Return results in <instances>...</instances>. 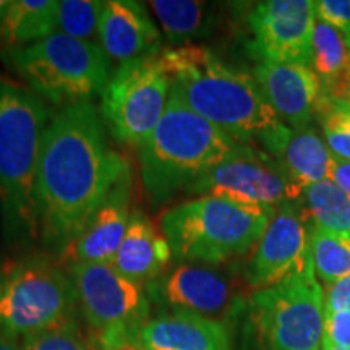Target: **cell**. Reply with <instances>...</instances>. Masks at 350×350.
I'll list each match as a JSON object with an SVG mask.
<instances>
[{"label":"cell","instance_id":"1","mask_svg":"<svg viewBox=\"0 0 350 350\" xmlns=\"http://www.w3.org/2000/svg\"><path fill=\"white\" fill-rule=\"evenodd\" d=\"M130 163L109 144L91 100L59 109L42 135L36 172L39 242L65 258Z\"/></svg>","mask_w":350,"mask_h":350},{"label":"cell","instance_id":"2","mask_svg":"<svg viewBox=\"0 0 350 350\" xmlns=\"http://www.w3.org/2000/svg\"><path fill=\"white\" fill-rule=\"evenodd\" d=\"M51 109L21 83L0 77V234L13 253L39 242L36 172Z\"/></svg>","mask_w":350,"mask_h":350},{"label":"cell","instance_id":"3","mask_svg":"<svg viewBox=\"0 0 350 350\" xmlns=\"http://www.w3.org/2000/svg\"><path fill=\"white\" fill-rule=\"evenodd\" d=\"M159 59L183 103L237 142L258 138L281 122L253 75L222 62L206 47H170Z\"/></svg>","mask_w":350,"mask_h":350},{"label":"cell","instance_id":"4","mask_svg":"<svg viewBox=\"0 0 350 350\" xmlns=\"http://www.w3.org/2000/svg\"><path fill=\"white\" fill-rule=\"evenodd\" d=\"M242 144L191 111L172 88L163 119L138 150L139 180L148 203L163 206Z\"/></svg>","mask_w":350,"mask_h":350},{"label":"cell","instance_id":"5","mask_svg":"<svg viewBox=\"0 0 350 350\" xmlns=\"http://www.w3.org/2000/svg\"><path fill=\"white\" fill-rule=\"evenodd\" d=\"M274 211L217 196H196L165 209L159 227L177 261L221 265L250 252Z\"/></svg>","mask_w":350,"mask_h":350},{"label":"cell","instance_id":"6","mask_svg":"<svg viewBox=\"0 0 350 350\" xmlns=\"http://www.w3.org/2000/svg\"><path fill=\"white\" fill-rule=\"evenodd\" d=\"M0 60L29 91L60 109L103 94L112 75L111 59L99 42L60 31L29 46L3 49Z\"/></svg>","mask_w":350,"mask_h":350},{"label":"cell","instance_id":"7","mask_svg":"<svg viewBox=\"0 0 350 350\" xmlns=\"http://www.w3.org/2000/svg\"><path fill=\"white\" fill-rule=\"evenodd\" d=\"M78 312V297L60 258L46 252L0 256V332L16 340Z\"/></svg>","mask_w":350,"mask_h":350},{"label":"cell","instance_id":"8","mask_svg":"<svg viewBox=\"0 0 350 350\" xmlns=\"http://www.w3.org/2000/svg\"><path fill=\"white\" fill-rule=\"evenodd\" d=\"M172 78L159 55L117 67L100 94V116L109 135L122 146L139 150L163 119Z\"/></svg>","mask_w":350,"mask_h":350},{"label":"cell","instance_id":"9","mask_svg":"<svg viewBox=\"0 0 350 350\" xmlns=\"http://www.w3.org/2000/svg\"><path fill=\"white\" fill-rule=\"evenodd\" d=\"M252 310L268 350H321L325 292L313 265L274 286L255 291Z\"/></svg>","mask_w":350,"mask_h":350},{"label":"cell","instance_id":"10","mask_svg":"<svg viewBox=\"0 0 350 350\" xmlns=\"http://www.w3.org/2000/svg\"><path fill=\"white\" fill-rule=\"evenodd\" d=\"M67 269L83 319L96 342L139 340V331L151 312L146 288L126 279L112 265L68 262Z\"/></svg>","mask_w":350,"mask_h":350},{"label":"cell","instance_id":"11","mask_svg":"<svg viewBox=\"0 0 350 350\" xmlns=\"http://www.w3.org/2000/svg\"><path fill=\"white\" fill-rule=\"evenodd\" d=\"M185 191L271 209H278L286 201H299L301 196L273 157L247 143L196 177Z\"/></svg>","mask_w":350,"mask_h":350},{"label":"cell","instance_id":"12","mask_svg":"<svg viewBox=\"0 0 350 350\" xmlns=\"http://www.w3.org/2000/svg\"><path fill=\"white\" fill-rule=\"evenodd\" d=\"M250 49L260 62L312 65L313 0H266L247 18Z\"/></svg>","mask_w":350,"mask_h":350},{"label":"cell","instance_id":"13","mask_svg":"<svg viewBox=\"0 0 350 350\" xmlns=\"http://www.w3.org/2000/svg\"><path fill=\"white\" fill-rule=\"evenodd\" d=\"M310 265H313L312 229L297 201H286L275 209L265 234L255 245L245 278L255 291H260Z\"/></svg>","mask_w":350,"mask_h":350},{"label":"cell","instance_id":"14","mask_svg":"<svg viewBox=\"0 0 350 350\" xmlns=\"http://www.w3.org/2000/svg\"><path fill=\"white\" fill-rule=\"evenodd\" d=\"M144 288L150 301L206 318L222 314L232 305L229 281L216 269L196 262H180Z\"/></svg>","mask_w":350,"mask_h":350},{"label":"cell","instance_id":"15","mask_svg":"<svg viewBox=\"0 0 350 350\" xmlns=\"http://www.w3.org/2000/svg\"><path fill=\"white\" fill-rule=\"evenodd\" d=\"M253 78L282 124L295 130L310 126L323 90L312 67L260 62L253 68Z\"/></svg>","mask_w":350,"mask_h":350},{"label":"cell","instance_id":"16","mask_svg":"<svg viewBox=\"0 0 350 350\" xmlns=\"http://www.w3.org/2000/svg\"><path fill=\"white\" fill-rule=\"evenodd\" d=\"M131 196H133V170L130 165L96 209L80 237L70 247L65 255V258H68V262L112 265L130 224L131 211H133Z\"/></svg>","mask_w":350,"mask_h":350},{"label":"cell","instance_id":"17","mask_svg":"<svg viewBox=\"0 0 350 350\" xmlns=\"http://www.w3.org/2000/svg\"><path fill=\"white\" fill-rule=\"evenodd\" d=\"M99 46L119 65L156 57L163 52V36L151 18L150 8L135 0L104 2L98 33Z\"/></svg>","mask_w":350,"mask_h":350},{"label":"cell","instance_id":"18","mask_svg":"<svg viewBox=\"0 0 350 350\" xmlns=\"http://www.w3.org/2000/svg\"><path fill=\"white\" fill-rule=\"evenodd\" d=\"M258 142L300 195L308 187L329 178L332 152L312 126L295 130L279 122L262 131Z\"/></svg>","mask_w":350,"mask_h":350},{"label":"cell","instance_id":"19","mask_svg":"<svg viewBox=\"0 0 350 350\" xmlns=\"http://www.w3.org/2000/svg\"><path fill=\"white\" fill-rule=\"evenodd\" d=\"M142 350H230L227 327L201 314L169 310L150 317L139 331Z\"/></svg>","mask_w":350,"mask_h":350},{"label":"cell","instance_id":"20","mask_svg":"<svg viewBox=\"0 0 350 350\" xmlns=\"http://www.w3.org/2000/svg\"><path fill=\"white\" fill-rule=\"evenodd\" d=\"M172 248L161 227H156L142 209L133 208L129 229L112 266L130 281L146 287L164 273L172 260Z\"/></svg>","mask_w":350,"mask_h":350},{"label":"cell","instance_id":"21","mask_svg":"<svg viewBox=\"0 0 350 350\" xmlns=\"http://www.w3.org/2000/svg\"><path fill=\"white\" fill-rule=\"evenodd\" d=\"M57 0H0L3 49L25 47L57 31Z\"/></svg>","mask_w":350,"mask_h":350},{"label":"cell","instance_id":"22","mask_svg":"<svg viewBox=\"0 0 350 350\" xmlns=\"http://www.w3.org/2000/svg\"><path fill=\"white\" fill-rule=\"evenodd\" d=\"M163 28L165 39L175 47L191 46L211 34L216 26L214 8L195 0H152L148 3Z\"/></svg>","mask_w":350,"mask_h":350},{"label":"cell","instance_id":"23","mask_svg":"<svg viewBox=\"0 0 350 350\" xmlns=\"http://www.w3.org/2000/svg\"><path fill=\"white\" fill-rule=\"evenodd\" d=\"M304 196L314 227L350 235V198L336 183H314L306 188Z\"/></svg>","mask_w":350,"mask_h":350},{"label":"cell","instance_id":"24","mask_svg":"<svg viewBox=\"0 0 350 350\" xmlns=\"http://www.w3.org/2000/svg\"><path fill=\"white\" fill-rule=\"evenodd\" d=\"M313 72L323 78L327 90L342 80L350 68V51L345 46L342 34L329 25L317 20L312 44Z\"/></svg>","mask_w":350,"mask_h":350},{"label":"cell","instance_id":"25","mask_svg":"<svg viewBox=\"0 0 350 350\" xmlns=\"http://www.w3.org/2000/svg\"><path fill=\"white\" fill-rule=\"evenodd\" d=\"M312 261L318 281L327 287L350 275V235L312 229Z\"/></svg>","mask_w":350,"mask_h":350},{"label":"cell","instance_id":"26","mask_svg":"<svg viewBox=\"0 0 350 350\" xmlns=\"http://www.w3.org/2000/svg\"><path fill=\"white\" fill-rule=\"evenodd\" d=\"M317 116L329 151L350 161V104L332 94H321Z\"/></svg>","mask_w":350,"mask_h":350},{"label":"cell","instance_id":"27","mask_svg":"<svg viewBox=\"0 0 350 350\" xmlns=\"http://www.w3.org/2000/svg\"><path fill=\"white\" fill-rule=\"evenodd\" d=\"M104 2L98 0H60L57 3V31L80 41H98Z\"/></svg>","mask_w":350,"mask_h":350},{"label":"cell","instance_id":"28","mask_svg":"<svg viewBox=\"0 0 350 350\" xmlns=\"http://www.w3.org/2000/svg\"><path fill=\"white\" fill-rule=\"evenodd\" d=\"M21 344L23 350H98L91 332L83 329L78 312L59 325L28 336Z\"/></svg>","mask_w":350,"mask_h":350},{"label":"cell","instance_id":"29","mask_svg":"<svg viewBox=\"0 0 350 350\" xmlns=\"http://www.w3.org/2000/svg\"><path fill=\"white\" fill-rule=\"evenodd\" d=\"M314 15L317 20L329 25L347 41L350 36V0H318L314 2Z\"/></svg>","mask_w":350,"mask_h":350},{"label":"cell","instance_id":"30","mask_svg":"<svg viewBox=\"0 0 350 350\" xmlns=\"http://www.w3.org/2000/svg\"><path fill=\"white\" fill-rule=\"evenodd\" d=\"M325 338L334 345L350 349V310L326 312Z\"/></svg>","mask_w":350,"mask_h":350},{"label":"cell","instance_id":"31","mask_svg":"<svg viewBox=\"0 0 350 350\" xmlns=\"http://www.w3.org/2000/svg\"><path fill=\"white\" fill-rule=\"evenodd\" d=\"M326 312L350 310V275L327 287L325 294Z\"/></svg>","mask_w":350,"mask_h":350},{"label":"cell","instance_id":"32","mask_svg":"<svg viewBox=\"0 0 350 350\" xmlns=\"http://www.w3.org/2000/svg\"><path fill=\"white\" fill-rule=\"evenodd\" d=\"M327 180L336 183L350 198V161L340 159V157L332 154Z\"/></svg>","mask_w":350,"mask_h":350},{"label":"cell","instance_id":"33","mask_svg":"<svg viewBox=\"0 0 350 350\" xmlns=\"http://www.w3.org/2000/svg\"><path fill=\"white\" fill-rule=\"evenodd\" d=\"M331 94L336 96V98L345 100V103L350 104V68L349 72L342 77V80L336 83L334 86L329 88Z\"/></svg>","mask_w":350,"mask_h":350},{"label":"cell","instance_id":"34","mask_svg":"<svg viewBox=\"0 0 350 350\" xmlns=\"http://www.w3.org/2000/svg\"><path fill=\"white\" fill-rule=\"evenodd\" d=\"M98 350H142L139 347V340L125 339V340H113V342L98 344Z\"/></svg>","mask_w":350,"mask_h":350},{"label":"cell","instance_id":"35","mask_svg":"<svg viewBox=\"0 0 350 350\" xmlns=\"http://www.w3.org/2000/svg\"><path fill=\"white\" fill-rule=\"evenodd\" d=\"M0 350H23V344H21V340H16L0 332Z\"/></svg>","mask_w":350,"mask_h":350},{"label":"cell","instance_id":"36","mask_svg":"<svg viewBox=\"0 0 350 350\" xmlns=\"http://www.w3.org/2000/svg\"><path fill=\"white\" fill-rule=\"evenodd\" d=\"M323 350H350V349H345V347H339V345H334L332 342H329L326 338H323V345H321Z\"/></svg>","mask_w":350,"mask_h":350},{"label":"cell","instance_id":"37","mask_svg":"<svg viewBox=\"0 0 350 350\" xmlns=\"http://www.w3.org/2000/svg\"><path fill=\"white\" fill-rule=\"evenodd\" d=\"M345 46H347V49L350 51V36L347 38V41H345Z\"/></svg>","mask_w":350,"mask_h":350},{"label":"cell","instance_id":"38","mask_svg":"<svg viewBox=\"0 0 350 350\" xmlns=\"http://www.w3.org/2000/svg\"><path fill=\"white\" fill-rule=\"evenodd\" d=\"M321 350H323V349H321Z\"/></svg>","mask_w":350,"mask_h":350}]
</instances>
